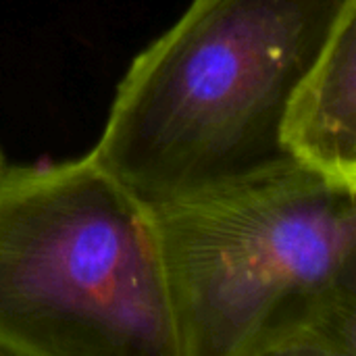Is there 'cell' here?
<instances>
[{
  "instance_id": "cell-1",
  "label": "cell",
  "mask_w": 356,
  "mask_h": 356,
  "mask_svg": "<svg viewBox=\"0 0 356 356\" xmlns=\"http://www.w3.org/2000/svg\"><path fill=\"white\" fill-rule=\"evenodd\" d=\"M148 215L177 356H356V190L290 163Z\"/></svg>"
},
{
  "instance_id": "cell-2",
  "label": "cell",
  "mask_w": 356,
  "mask_h": 356,
  "mask_svg": "<svg viewBox=\"0 0 356 356\" xmlns=\"http://www.w3.org/2000/svg\"><path fill=\"white\" fill-rule=\"evenodd\" d=\"M355 0H192L129 65L90 150L144 204L292 161L288 98Z\"/></svg>"
},
{
  "instance_id": "cell-3",
  "label": "cell",
  "mask_w": 356,
  "mask_h": 356,
  "mask_svg": "<svg viewBox=\"0 0 356 356\" xmlns=\"http://www.w3.org/2000/svg\"><path fill=\"white\" fill-rule=\"evenodd\" d=\"M0 356H177L148 204L90 152L0 171Z\"/></svg>"
},
{
  "instance_id": "cell-4",
  "label": "cell",
  "mask_w": 356,
  "mask_h": 356,
  "mask_svg": "<svg viewBox=\"0 0 356 356\" xmlns=\"http://www.w3.org/2000/svg\"><path fill=\"white\" fill-rule=\"evenodd\" d=\"M280 142L292 163L356 190V0L292 90Z\"/></svg>"
},
{
  "instance_id": "cell-5",
  "label": "cell",
  "mask_w": 356,
  "mask_h": 356,
  "mask_svg": "<svg viewBox=\"0 0 356 356\" xmlns=\"http://www.w3.org/2000/svg\"><path fill=\"white\" fill-rule=\"evenodd\" d=\"M2 167H4V156H2V152H0V171H2Z\"/></svg>"
}]
</instances>
